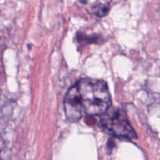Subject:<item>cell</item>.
<instances>
[{
	"mask_svg": "<svg viewBox=\"0 0 160 160\" xmlns=\"http://www.w3.org/2000/svg\"><path fill=\"white\" fill-rule=\"evenodd\" d=\"M84 114L90 117L102 116L109 111L111 98L105 81L83 78L76 83Z\"/></svg>",
	"mask_w": 160,
	"mask_h": 160,
	"instance_id": "cell-1",
	"label": "cell"
},
{
	"mask_svg": "<svg viewBox=\"0 0 160 160\" xmlns=\"http://www.w3.org/2000/svg\"><path fill=\"white\" fill-rule=\"evenodd\" d=\"M100 124L106 132L124 138L136 139L138 134L129 123L126 112L122 109L108 111L102 116Z\"/></svg>",
	"mask_w": 160,
	"mask_h": 160,
	"instance_id": "cell-2",
	"label": "cell"
},
{
	"mask_svg": "<svg viewBox=\"0 0 160 160\" xmlns=\"http://www.w3.org/2000/svg\"><path fill=\"white\" fill-rule=\"evenodd\" d=\"M63 106L66 117L69 121L78 122L84 114L76 84L67 91L64 98Z\"/></svg>",
	"mask_w": 160,
	"mask_h": 160,
	"instance_id": "cell-3",
	"label": "cell"
},
{
	"mask_svg": "<svg viewBox=\"0 0 160 160\" xmlns=\"http://www.w3.org/2000/svg\"><path fill=\"white\" fill-rule=\"evenodd\" d=\"M109 10V6L103 4H98L92 8V12L98 17H102L108 13Z\"/></svg>",
	"mask_w": 160,
	"mask_h": 160,
	"instance_id": "cell-4",
	"label": "cell"
}]
</instances>
